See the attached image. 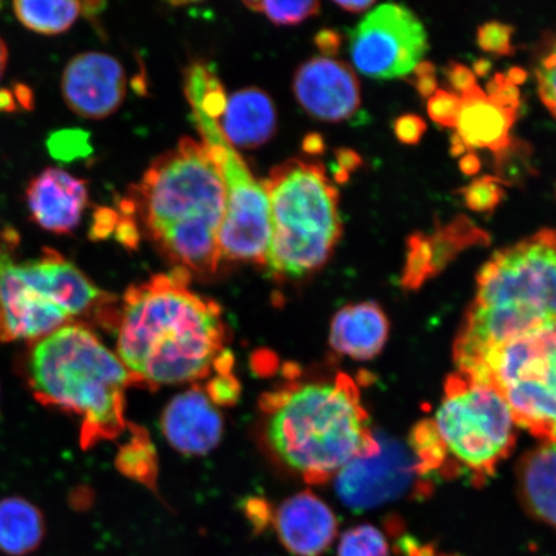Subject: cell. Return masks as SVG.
<instances>
[{
	"label": "cell",
	"instance_id": "obj_33",
	"mask_svg": "<svg viewBox=\"0 0 556 556\" xmlns=\"http://www.w3.org/2000/svg\"><path fill=\"white\" fill-rule=\"evenodd\" d=\"M48 148H50L54 157L74 159L85 154V148H87L86 136L81 131H62V134L51 137Z\"/></svg>",
	"mask_w": 556,
	"mask_h": 556
},
{
	"label": "cell",
	"instance_id": "obj_48",
	"mask_svg": "<svg viewBox=\"0 0 556 556\" xmlns=\"http://www.w3.org/2000/svg\"><path fill=\"white\" fill-rule=\"evenodd\" d=\"M468 148L465 146L463 139L457 134L454 135L451 139V155L452 156H462L465 154Z\"/></svg>",
	"mask_w": 556,
	"mask_h": 556
},
{
	"label": "cell",
	"instance_id": "obj_24",
	"mask_svg": "<svg viewBox=\"0 0 556 556\" xmlns=\"http://www.w3.org/2000/svg\"><path fill=\"white\" fill-rule=\"evenodd\" d=\"M13 9L20 23L35 33L54 35L64 33L73 26L81 13V3L72 0H18Z\"/></svg>",
	"mask_w": 556,
	"mask_h": 556
},
{
	"label": "cell",
	"instance_id": "obj_44",
	"mask_svg": "<svg viewBox=\"0 0 556 556\" xmlns=\"http://www.w3.org/2000/svg\"><path fill=\"white\" fill-rule=\"evenodd\" d=\"M340 9H343L346 12L351 13H361L364 11H367L368 9H371V7L375 4V2H368V0H350V2H336Z\"/></svg>",
	"mask_w": 556,
	"mask_h": 556
},
{
	"label": "cell",
	"instance_id": "obj_8",
	"mask_svg": "<svg viewBox=\"0 0 556 556\" xmlns=\"http://www.w3.org/2000/svg\"><path fill=\"white\" fill-rule=\"evenodd\" d=\"M555 325L491 348L458 371L503 395L517 427L555 442Z\"/></svg>",
	"mask_w": 556,
	"mask_h": 556
},
{
	"label": "cell",
	"instance_id": "obj_16",
	"mask_svg": "<svg viewBox=\"0 0 556 556\" xmlns=\"http://www.w3.org/2000/svg\"><path fill=\"white\" fill-rule=\"evenodd\" d=\"M163 432L174 448L185 455H205L218 446L224 419L204 389L193 387L166 406Z\"/></svg>",
	"mask_w": 556,
	"mask_h": 556
},
{
	"label": "cell",
	"instance_id": "obj_7",
	"mask_svg": "<svg viewBox=\"0 0 556 556\" xmlns=\"http://www.w3.org/2000/svg\"><path fill=\"white\" fill-rule=\"evenodd\" d=\"M269 201L266 264L281 278H302L323 268L343 233L339 191L317 162L291 159L263 180Z\"/></svg>",
	"mask_w": 556,
	"mask_h": 556
},
{
	"label": "cell",
	"instance_id": "obj_23",
	"mask_svg": "<svg viewBox=\"0 0 556 556\" xmlns=\"http://www.w3.org/2000/svg\"><path fill=\"white\" fill-rule=\"evenodd\" d=\"M434 276L454 261L465 249L489 245L491 238L465 215H458L450 224L438 226L433 235L428 236Z\"/></svg>",
	"mask_w": 556,
	"mask_h": 556
},
{
	"label": "cell",
	"instance_id": "obj_31",
	"mask_svg": "<svg viewBox=\"0 0 556 556\" xmlns=\"http://www.w3.org/2000/svg\"><path fill=\"white\" fill-rule=\"evenodd\" d=\"M514 27L498 21H490L478 29L477 43L484 52L497 55H513L516 48L511 46Z\"/></svg>",
	"mask_w": 556,
	"mask_h": 556
},
{
	"label": "cell",
	"instance_id": "obj_2",
	"mask_svg": "<svg viewBox=\"0 0 556 556\" xmlns=\"http://www.w3.org/2000/svg\"><path fill=\"white\" fill-rule=\"evenodd\" d=\"M270 448L308 483H325L378 450L359 389L348 375L263 395Z\"/></svg>",
	"mask_w": 556,
	"mask_h": 556
},
{
	"label": "cell",
	"instance_id": "obj_52",
	"mask_svg": "<svg viewBox=\"0 0 556 556\" xmlns=\"http://www.w3.org/2000/svg\"><path fill=\"white\" fill-rule=\"evenodd\" d=\"M0 329H2V319H0Z\"/></svg>",
	"mask_w": 556,
	"mask_h": 556
},
{
	"label": "cell",
	"instance_id": "obj_6",
	"mask_svg": "<svg viewBox=\"0 0 556 556\" xmlns=\"http://www.w3.org/2000/svg\"><path fill=\"white\" fill-rule=\"evenodd\" d=\"M516 427L495 388L457 371L444 386L434 420L415 428L412 450L424 476L447 464L451 475L464 470L483 483L511 454Z\"/></svg>",
	"mask_w": 556,
	"mask_h": 556
},
{
	"label": "cell",
	"instance_id": "obj_45",
	"mask_svg": "<svg viewBox=\"0 0 556 556\" xmlns=\"http://www.w3.org/2000/svg\"><path fill=\"white\" fill-rule=\"evenodd\" d=\"M13 96L17 99V103L23 104V106L27 110H30L33 106V93L31 90L25 86H17L15 90H13Z\"/></svg>",
	"mask_w": 556,
	"mask_h": 556
},
{
	"label": "cell",
	"instance_id": "obj_17",
	"mask_svg": "<svg viewBox=\"0 0 556 556\" xmlns=\"http://www.w3.org/2000/svg\"><path fill=\"white\" fill-rule=\"evenodd\" d=\"M26 200L35 224L54 233H72L80 224L88 191L85 180L50 168L31 180Z\"/></svg>",
	"mask_w": 556,
	"mask_h": 556
},
{
	"label": "cell",
	"instance_id": "obj_4",
	"mask_svg": "<svg viewBox=\"0 0 556 556\" xmlns=\"http://www.w3.org/2000/svg\"><path fill=\"white\" fill-rule=\"evenodd\" d=\"M555 248L554 229L544 228L498 250L479 270L475 302L454 348L458 371L493 346L555 325Z\"/></svg>",
	"mask_w": 556,
	"mask_h": 556
},
{
	"label": "cell",
	"instance_id": "obj_1",
	"mask_svg": "<svg viewBox=\"0 0 556 556\" xmlns=\"http://www.w3.org/2000/svg\"><path fill=\"white\" fill-rule=\"evenodd\" d=\"M189 270L177 267L135 285L117 313V354L139 384H179L211 375L225 351L217 303L194 294Z\"/></svg>",
	"mask_w": 556,
	"mask_h": 556
},
{
	"label": "cell",
	"instance_id": "obj_43",
	"mask_svg": "<svg viewBox=\"0 0 556 556\" xmlns=\"http://www.w3.org/2000/svg\"><path fill=\"white\" fill-rule=\"evenodd\" d=\"M460 169L465 176H476L481 170V160L476 154H472V152H469V154L462 157Z\"/></svg>",
	"mask_w": 556,
	"mask_h": 556
},
{
	"label": "cell",
	"instance_id": "obj_22",
	"mask_svg": "<svg viewBox=\"0 0 556 556\" xmlns=\"http://www.w3.org/2000/svg\"><path fill=\"white\" fill-rule=\"evenodd\" d=\"M46 538V520L37 505L12 496L0 500V553L26 556Z\"/></svg>",
	"mask_w": 556,
	"mask_h": 556
},
{
	"label": "cell",
	"instance_id": "obj_10",
	"mask_svg": "<svg viewBox=\"0 0 556 556\" xmlns=\"http://www.w3.org/2000/svg\"><path fill=\"white\" fill-rule=\"evenodd\" d=\"M428 51L420 20L400 4H382L351 33V54L359 73L394 79L413 72Z\"/></svg>",
	"mask_w": 556,
	"mask_h": 556
},
{
	"label": "cell",
	"instance_id": "obj_5",
	"mask_svg": "<svg viewBox=\"0 0 556 556\" xmlns=\"http://www.w3.org/2000/svg\"><path fill=\"white\" fill-rule=\"evenodd\" d=\"M26 375L40 403L80 417L85 448L123 433L125 391L139 384L94 332L76 324L34 342Z\"/></svg>",
	"mask_w": 556,
	"mask_h": 556
},
{
	"label": "cell",
	"instance_id": "obj_15",
	"mask_svg": "<svg viewBox=\"0 0 556 556\" xmlns=\"http://www.w3.org/2000/svg\"><path fill=\"white\" fill-rule=\"evenodd\" d=\"M273 523L281 545L294 556H323L338 533L336 514L309 491L285 500Z\"/></svg>",
	"mask_w": 556,
	"mask_h": 556
},
{
	"label": "cell",
	"instance_id": "obj_37",
	"mask_svg": "<svg viewBox=\"0 0 556 556\" xmlns=\"http://www.w3.org/2000/svg\"><path fill=\"white\" fill-rule=\"evenodd\" d=\"M412 85L424 99H430L437 92L435 67L432 62L421 61L413 70Z\"/></svg>",
	"mask_w": 556,
	"mask_h": 556
},
{
	"label": "cell",
	"instance_id": "obj_20",
	"mask_svg": "<svg viewBox=\"0 0 556 556\" xmlns=\"http://www.w3.org/2000/svg\"><path fill=\"white\" fill-rule=\"evenodd\" d=\"M389 333L386 313L377 303L365 302L339 311L332 319L330 344L339 353L357 361L377 357Z\"/></svg>",
	"mask_w": 556,
	"mask_h": 556
},
{
	"label": "cell",
	"instance_id": "obj_25",
	"mask_svg": "<svg viewBox=\"0 0 556 556\" xmlns=\"http://www.w3.org/2000/svg\"><path fill=\"white\" fill-rule=\"evenodd\" d=\"M135 429L136 432L130 442L125 444L116 458L117 468L125 476L154 489L156 477L155 448L142 429Z\"/></svg>",
	"mask_w": 556,
	"mask_h": 556
},
{
	"label": "cell",
	"instance_id": "obj_18",
	"mask_svg": "<svg viewBox=\"0 0 556 556\" xmlns=\"http://www.w3.org/2000/svg\"><path fill=\"white\" fill-rule=\"evenodd\" d=\"M460 101L456 128L468 150L489 149L498 156L510 148V130L518 111L498 106L478 86L463 94Z\"/></svg>",
	"mask_w": 556,
	"mask_h": 556
},
{
	"label": "cell",
	"instance_id": "obj_12",
	"mask_svg": "<svg viewBox=\"0 0 556 556\" xmlns=\"http://www.w3.org/2000/svg\"><path fill=\"white\" fill-rule=\"evenodd\" d=\"M15 273L27 287L47 302L65 312L70 319L110 309L113 296L104 293L60 253L45 249L37 260L13 263Z\"/></svg>",
	"mask_w": 556,
	"mask_h": 556
},
{
	"label": "cell",
	"instance_id": "obj_41",
	"mask_svg": "<svg viewBox=\"0 0 556 556\" xmlns=\"http://www.w3.org/2000/svg\"><path fill=\"white\" fill-rule=\"evenodd\" d=\"M248 516L253 521L256 530L260 531L268 523L270 514L266 504L260 502V500H254V502H250L248 505Z\"/></svg>",
	"mask_w": 556,
	"mask_h": 556
},
{
	"label": "cell",
	"instance_id": "obj_19",
	"mask_svg": "<svg viewBox=\"0 0 556 556\" xmlns=\"http://www.w3.org/2000/svg\"><path fill=\"white\" fill-rule=\"evenodd\" d=\"M219 119L222 134L232 148H260L274 137L277 127L275 104L258 88L242 89L227 97Z\"/></svg>",
	"mask_w": 556,
	"mask_h": 556
},
{
	"label": "cell",
	"instance_id": "obj_46",
	"mask_svg": "<svg viewBox=\"0 0 556 556\" xmlns=\"http://www.w3.org/2000/svg\"><path fill=\"white\" fill-rule=\"evenodd\" d=\"M15 96L9 89L0 90V111L2 113H11L16 110Z\"/></svg>",
	"mask_w": 556,
	"mask_h": 556
},
{
	"label": "cell",
	"instance_id": "obj_3",
	"mask_svg": "<svg viewBox=\"0 0 556 556\" xmlns=\"http://www.w3.org/2000/svg\"><path fill=\"white\" fill-rule=\"evenodd\" d=\"M131 205L179 267L204 275L217 270L226 191L203 143L184 138L157 157L136 186Z\"/></svg>",
	"mask_w": 556,
	"mask_h": 556
},
{
	"label": "cell",
	"instance_id": "obj_38",
	"mask_svg": "<svg viewBox=\"0 0 556 556\" xmlns=\"http://www.w3.org/2000/svg\"><path fill=\"white\" fill-rule=\"evenodd\" d=\"M444 74H446L452 88L462 96L469 93L471 89L477 87L475 73L467 66L458 64V62H450L448 66L444 68Z\"/></svg>",
	"mask_w": 556,
	"mask_h": 556
},
{
	"label": "cell",
	"instance_id": "obj_40",
	"mask_svg": "<svg viewBox=\"0 0 556 556\" xmlns=\"http://www.w3.org/2000/svg\"><path fill=\"white\" fill-rule=\"evenodd\" d=\"M336 157L339 168L345 170L348 174L357 170L359 166L363 165V159H361L356 151L351 149L336 150Z\"/></svg>",
	"mask_w": 556,
	"mask_h": 556
},
{
	"label": "cell",
	"instance_id": "obj_35",
	"mask_svg": "<svg viewBox=\"0 0 556 556\" xmlns=\"http://www.w3.org/2000/svg\"><path fill=\"white\" fill-rule=\"evenodd\" d=\"M555 50L551 51L545 59H542L536 68L539 81V94L542 102L555 115Z\"/></svg>",
	"mask_w": 556,
	"mask_h": 556
},
{
	"label": "cell",
	"instance_id": "obj_27",
	"mask_svg": "<svg viewBox=\"0 0 556 556\" xmlns=\"http://www.w3.org/2000/svg\"><path fill=\"white\" fill-rule=\"evenodd\" d=\"M432 252L428 236L414 233L407 240V261L403 270L402 283L407 289L420 288L429 277H433Z\"/></svg>",
	"mask_w": 556,
	"mask_h": 556
},
{
	"label": "cell",
	"instance_id": "obj_29",
	"mask_svg": "<svg viewBox=\"0 0 556 556\" xmlns=\"http://www.w3.org/2000/svg\"><path fill=\"white\" fill-rule=\"evenodd\" d=\"M233 358L231 353L220 354L214 365L215 377L205 389L207 397L214 405H232L239 399L240 386L232 374Z\"/></svg>",
	"mask_w": 556,
	"mask_h": 556
},
{
	"label": "cell",
	"instance_id": "obj_53",
	"mask_svg": "<svg viewBox=\"0 0 556 556\" xmlns=\"http://www.w3.org/2000/svg\"><path fill=\"white\" fill-rule=\"evenodd\" d=\"M443 556H454V555H443Z\"/></svg>",
	"mask_w": 556,
	"mask_h": 556
},
{
	"label": "cell",
	"instance_id": "obj_32",
	"mask_svg": "<svg viewBox=\"0 0 556 556\" xmlns=\"http://www.w3.org/2000/svg\"><path fill=\"white\" fill-rule=\"evenodd\" d=\"M460 97L447 90L437 89L428 102L430 119L444 128H456L458 113H460Z\"/></svg>",
	"mask_w": 556,
	"mask_h": 556
},
{
	"label": "cell",
	"instance_id": "obj_11",
	"mask_svg": "<svg viewBox=\"0 0 556 556\" xmlns=\"http://www.w3.org/2000/svg\"><path fill=\"white\" fill-rule=\"evenodd\" d=\"M378 450L354 458L336 476V491L346 507L364 511L395 502L413 490L421 475L413 450L384 433H375Z\"/></svg>",
	"mask_w": 556,
	"mask_h": 556
},
{
	"label": "cell",
	"instance_id": "obj_14",
	"mask_svg": "<svg viewBox=\"0 0 556 556\" xmlns=\"http://www.w3.org/2000/svg\"><path fill=\"white\" fill-rule=\"evenodd\" d=\"M294 93L309 115L324 122L350 119L361 106L359 83L353 68L326 58L312 59L299 67Z\"/></svg>",
	"mask_w": 556,
	"mask_h": 556
},
{
	"label": "cell",
	"instance_id": "obj_51",
	"mask_svg": "<svg viewBox=\"0 0 556 556\" xmlns=\"http://www.w3.org/2000/svg\"><path fill=\"white\" fill-rule=\"evenodd\" d=\"M351 174H348L345 170L340 169L339 166L336 170H333V178H336L338 184H345L350 180Z\"/></svg>",
	"mask_w": 556,
	"mask_h": 556
},
{
	"label": "cell",
	"instance_id": "obj_36",
	"mask_svg": "<svg viewBox=\"0 0 556 556\" xmlns=\"http://www.w3.org/2000/svg\"><path fill=\"white\" fill-rule=\"evenodd\" d=\"M395 137L405 144H417L427 131V124L420 116L414 114L402 115L393 125Z\"/></svg>",
	"mask_w": 556,
	"mask_h": 556
},
{
	"label": "cell",
	"instance_id": "obj_28",
	"mask_svg": "<svg viewBox=\"0 0 556 556\" xmlns=\"http://www.w3.org/2000/svg\"><path fill=\"white\" fill-rule=\"evenodd\" d=\"M248 9L264 13L276 25H298L305 18L317 15L319 3L308 2H245Z\"/></svg>",
	"mask_w": 556,
	"mask_h": 556
},
{
	"label": "cell",
	"instance_id": "obj_21",
	"mask_svg": "<svg viewBox=\"0 0 556 556\" xmlns=\"http://www.w3.org/2000/svg\"><path fill=\"white\" fill-rule=\"evenodd\" d=\"M555 442H542L518 467L521 503L534 519L555 526Z\"/></svg>",
	"mask_w": 556,
	"mask_h": 556
},
{
	"label": "cell",
	"instance_id": "obj_30",
	"mask_svg": "<svg viewBox=\"0 0 556 556\" xmlns=\"http://www.w3.org/2000/svg\"><path fill=\"white\" fill-rule=\"evenodd\" d=\"M465 204L471 211L485 213L495 211L505 198L502 182L496 177L485 176L462 190Z\"/></svg>",
	"mask_w": 556,
	"mask_h": 556
},
{
	"label": "cell",
	"instance_id": "obj_47",
	"mask_svg": "<svg viewBox=\"0 0 556 556\" xmlns=\"http://www.w3.org/2000/svg\"><path fill=\"white\" fill-rule=\"evenodd\" d=\"M506 79L509 80L511 85L519 86L521 83L526 81L527 73L523 68L513 67L509 70V73H507Z\"/></svg>",
	"mask_w": 556,
	"mask_h": 556
},
{
	"label": "cell",
	"instance_id": "obj_39",
	"mask_svg": "<svg viewBox=\"0 0 556 556\" xmlns=\"http://www.w3.org/2000/svg\"><path fill=\"white\" fill-rule=\"evenodd\" d=\"M315 41L319 52H321L326 59L337 55L340 46H342V37H340L338 31L331 29L318 31Z\"/></svg>",
	"mask_w": 556,
	"mask_h": 556
},
{
	"label": "cell",
	"instance_id": "obj_50",
	"mask_svg": "<svg viewBox=\"0 0 556 556\" xmlns=\"http://www.w3.org/2000/svg\"><path fill=\"white\" fill-rule=\"evenodd\" d=\"M7 61H9V50H7L4 41L0 38V78L4 74Z\"/></svg>",
	"mask_w": 556,
	"mask_h": 556
},
{
	"label": "cell",
	"instance_id": "obj_26",
	"mask_svg": "<svg viewBox=\"0 0 556 556\" xmlns=\"http://www.w3.org/2000/svg\"><path fill=\"white\" fill-rule=\"evenodd\" d=\"M338 556H391V548L377 527L363 525L343 533Z\"/></svg>",
	"mask_w": 556,
	"mask_h": 556
},
{
	"label": "cell",
	"instance_id": "obj_13",
	"mask_svg": "<svg viewBox=\"0 0 556 556\" xmlns=\"http://www.w3.org/2000/svg\"><path fill=\"white\" fill-rule=\"evenodd\" d=\"M125 86L121 62L100 52L76 55L62 76V96L67 106L86 119L114 114L124 100Z\"/></svg>",
	"mask_w": 556,
	"mask_h": 556
},
{
	"label": "cell",
	"instance_id": "obj_34",
	"mask_svg": "<svg viewBox=\"0 0 556 556\" xmlns=\"http://www.w3.org/2000/svg\"><path fill=\"white\" fill-rule=\"evenodd\" d=\"M486 97L492 102L504 109L518 111L520 104V90L517 86L511 85L506 76L496 74L486 85Z\"/></svg>",
	"mask_w": 556,
	"mask_h": 556
},
{
	"label": "cell",
	"instance_id": "obj_42",
	"mask_svg": "<svg viewBox=\"0 0 556 556\" xmlns=\"http://www.w3.org/2000/svg\"><path fill=\"white\" fill-rule=\"evenodd\" d=\"M302 148L305 154L323 155L326 144L321 135L309 134L303 139Z\"/></svg>",
	"mask_w": 556,
	"mask_h": 556
},
{
	"label": "cell",
	"instance_id": "obj_49",
	"mask_svg": "<svg viewBox=\"0 0 556 556\" xmlns=\"http://www.w3.org/2000/svg\"><path fill=\"white\" fill-rule=\"evenodd\" d=\"M491 68L492 64L489 60L481 59L475 62V75L477 74L478 76H482V78L483 76L489 75Z\"/></svg>",
	"mask_w": 556,
	"mask_h": 556
},
{
	"label": "cell",
	"instance_id": "obj_9",
	"mask_svg": "<svg viewBox=\"0 0 556 556\" xmlns=\"http://www.w3.org/2000/svg\"><path fill=\"white\" fill-rule=\"evenodd\" d=\"M191 108L203 144L225 185V215L218 232L220 260L266 264L270 238L267 192L222 134L218 121Z\"/></svg>",
	"mask_w": 556,
	"mask_h": 556
}]
</instances>
